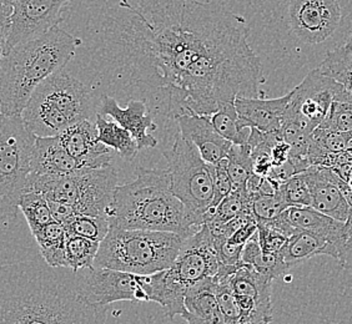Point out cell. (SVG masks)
Masks as SVG:
<instances>
[{
    "label": "cell",
    "mask_w": 352,
    "mask_h": 324,
    "mask_svg": "<svg viewBox=\"0 0 352 324\" xmlns=\"http://www.w3.org/2000/svg\"><path fill=\"white\" fill-rule=\"evenodd\" d=\"M108 33L129 80L170 119L264 96L248 21L220 3L120 0Z\"/></svg>",
    "instance_id": "cell-1"
},
{
    "label": "cell",
    "mask_w": 352,
    "mask_h": 324,
    "mask_svg": "<svg viewBox=\"0 0 352 324\" xmlns=\"http://www.w3.org/2000/svg\"><path fill=\"white\" fill-rule=\"evenodd\" d=\"M65 270L35 259L0 264V324H105V307Z\"/></svg>",
    "instance_id": "cell-2"
},
{
    "label": "cell",
    "mask_w": 352,
    "mask_h": 324,
    "mask_svg": "<svg viewBox=\"0 0 352 324\" xmlns=\"http://www.w3.org/2000/svg\"><path fill=\"white\" fill-rule=\"evenodd\" d=\"M108 220L110 227L163 231L185 237L200 229L191 224L184 203L173 194L168 170L138 167L135 180L116 186Z\"/></svg>",
    "instance_id": "cell-3"
},
{
    "label": "cell",
    "mask_w": 352,
    "mask_h": 324,
    "mask_svg": "<svg viewBox=\"0 0 352 324\" xmlns=\"http://www.w3.org/2000/svg\"><path fill=\"white\" fill-rule=\"evenodd\" d=\"M79 40L55 27L35 39L18 44L0 59V111L21 115L38 85L60 71L74 58Z\"/></svg>",
    "instance_id": "cell-4"
},
{
    "label": "cell",
    "mask_w": 352,
    "mask_h": 324,
    "mask_svg": "<svg viewBox=\"0 0 352 324\" xmlns=\"http://www.w3.org/2000/svg\"><path fill=\"white\" fill-rule=\"evenodd\" d=\"M219 266L220 261L210 231L203 224L184 241L179 255L168 270L146 276L145 290L150 302L160 304L170 319L183 316L188 290L206 278L215 277Z\"/></svg>",
    "instance_id": "cell-5"
},
{
    "label": "cell",
    "mask_w": 352,
    "mask_h": 324,
    "mask_svg": "<svg viewBox=\"0 0 352 324\" xmlns=\"http://www.w3.org/2000/svg\"><path fill=\"white\" fill-rule=\"evenodd\" d=\"M89 89L64 69L43 81L30 96L21 117L38 137H50L94 115Z\"/></svg>",
    "instance_id": "cell-6"
},
{
    "label": "cell",
    "mask_w": 352,
    "mask_h": 324,
    "mask_svg": "<svg viewBox=\"0 0 352 324\" xmlns=\"http://www.w3.org/2000/svg\"><path fill=\"white\" fill-rule=\"evenodd\" d=\"M186 238L173 232L110 227L100 242L94 267L154 275L169 268Z\"/></svg>",
    "instance_id": "cell-7"
},
{
    "label": "cell",
    "mask_w": 352,
    "mask_h": 324,
    "mask_svg": "<svg viewBox=\"0 0 352 324\" xmlns=\"http://www.w3.org/2000/svg\"><path fill=\"white\" fill-rule=\"evenodd\" d=\"M164 156L168 160L170 187L189 213L194 227H201L204 216L214 198L210 163L204 161L197 148L180 132L169 151Z\"/></svg>",
    "instance_id": "cell-8"
},
{
    "label": "cell",
    "mask_w": 352,
    "mask_h": 324,
    "mask_svg": "<svg viewBox=\"0 0 352 324\" xmlns=\"http://www.w3.org/2000/svg\"><path fill=\"white\" fill-rule=\"evenodd\" d=\"M36 136L21 115L0 120V212L15 216L32 174Z\"/></svg>",
    "instance_id": "cell-9"
},
{
    "label": "cell",
    "mask_w": 352,
    "mask_h": 324,
    "mask_svg": "<svg viewBox=\"0 0 352 324\" xmlns=\"http://www.w3.org/2000/svg\"><path fill=\"white\" fill-rule=\"evenodd\" d=\"M332 102L349 104L345 90L320 69H314L292 90L284 121L295 124L307 134H312L325 120Z\"/></svg>",
    "instance_id": "cell-10"
},
{
    "label": "cell",
    "mask_w": 352,
    "mask_h": 324,
    "mask_svg": "<svg viewBox=\"0 0 352 324\" xmlns=\"http://www.w3.org/2000/svg\"><path fill=\"white\" fill-rule=\"evenodd\" d=\"M146 276L122 270L93 267L88 275L78 278L82 296L91 303L108 305L114 302H150L145 290Z\"/></svg>",
    "instance_id": "cell-11"
},
{
    "label": "cell",
    "mask_w": 352,
    "mask_h": 324,
    "mask_svg": "<svg viewBox=\"0 0 352 324\" xmlns=\"http://www.w3.org/2000/svg\"><path fill=\"white\" fill-rule=\"evenodd\" d=\"M70 0H14L10 27L3 54L18 44L45 34L63 21Z\"/></svg>",
    "instance_id": "cell-12"
},
{
    "label": "cell",
    "mask_w": 352,
    "mask_h": 324,
    "mask_svg": "<svg viewBox=\"0 0 352 324\" xmlns=\"http://www.w3.org/2000/svg\"><path fill=\"white\" fill-rule=\"evenodd\" d=\"M287 13L292 33L312 45L329 39L342 16L338 0H289Z\"/></svg>",
    "instance_id": "cell-13"
},
{
    "label": "cell",
    "mask_w": 352,
    "mask_h": 324,
    "mask_svg": "<svg viewBox=\"0 0 352 324\" xmlns=\"http://www.w3.org/2000/svg\"><path fill=\"white\" fill-rule=\"evenodd\" d=\"M241 310L239 324H269L272 321L271 284L272 279L244 264L228 278Z\"/></svg>",
    "instance_id": "cell-14"
},
{
    "label": "cell",
    "mask_w": 352,
    "mask_h": 324,
    "mask_svg": "<svg viewBox=\"0 0 352 324\" xmlns=\"http://www.w3.org/2000/svg\"><path fill=\"white\" fill-rule=\"evenodd\" d=\"M76 178V215L108 218L118 186V175L111 165L102 167H85L75 172Z\"/></svg>",
    "instance_id": "cell-15"
},
{
    "label": "cell",
    "mask_w": 352,
    "mask_h": 324,
    "mask_svg": "<svg viewBox=\"0 0 352 324\" xmlns=\"http://www.w3.org/2000/svg\"><path fill=\"white\" fill-rule=\"evenodd\" d=\"M302 174L310 189L311 207L346 222L350 213V203L336 172L325 166H310Z\"/></svg>",
    "instance_id": "cell-16"
},
{
    "label": "cell",
    "mask_w": 352,
    "mask_h": 324,
    "mask_svg": "<svg viewBox=\"0 0 352 324\" xmlns=\"http://www.w3.org/2000/svg\"><path fill=\"white\" fill-rule=\"evenodd\" d=\"M98 113L102 116H109L122 128L128 130L139 150L154 149L157 146V140L150 134L151 131H155L157 126L146 104L142 100H131L126 108H122L114 97L104 95Z\"/></svg>",
    "instance_id": "cell-17"
},
{
    "label": "cell",
    "mask_w": 352,
    "mask_h": 324,
    "mask_svg": "<svg viewBox=\"0 0 352 324\" xmlns=\"http://www.w3.org/2000/svg\"><path fill=\"white\" fill-rule=\"evenodd\" d=\"M58 136L64 149L85 167L111 165V150L98 140L95 122L84 120L63 130Z\"/></svg>",
    "instance_id": "cell-18"
},
{
    "label": "cell",
    "mask_w": 352,
    "mask_h": 324,
    "mask_svg": "<svg viewBox=\"0 0 352 324\" xmlns=\"http://www.w3.org/2000/svg\"><path fill=\"white\" fill-rule=\"evenodd\" d=\"M292 99V91L276 99L237 96L235 108L244 128H258L263 132H278Z\"/></svg>",
    "instance_id": "cell-19"
},
{
    "label": "cell",
    "mask_w": 352,
    "mask_h": 324,
    "mask_svg": "<svg viewBox=\"0 0 352 324\" xmlns=\"http://www.w3.org/2000/svg\"><path fill=\"white\" fill-rule=\"evenodd\" d=\"M176 121L179 132L197 148L204 161L217 165L229 154L232 143L217 132L209 116L183 115Z\"/></svg>",
    "instance_id": "cell-20"
},
{
    "label": "cell",
    "mask_w": 352,
    "mask_h": 324,
    "mask_svg": "<svg viewBox=\"0 0 352 324\" xmlns=\"http://www.w3.org/2000/svg\"><path fill=\"white\" fill-rule=\"evenodd\" d=\"M286 217L292 227L298 231H307L316 236L324 238L333 246L332 258L338 259L340 248L350 235L345 222L338 221L311 206L307 207H289L285 209Z\"/></svg>",
    "instance_id": "cell-21"
},
{
    "label": "cell",
    "mask_w": 352,
    "mask_h": 324,
    "mask_svg": "<svg viewBox=\"0 0 352 324\" xmlns=\"http://www.w3.org/2000/svg\"><path fill=\"white\" fill-rule=\"evenodd\" d=\"M82 169H85V166L64 149L58 136H50V137L36 136L33 157H32V174L70 175Z\"/></svg>",
    "instance_id": "cell-22"
},
{
    "label": "cell",
    "mask_w": 352,
    "mask_h": 324,
    "mask_svg": "<svg viewBox=\"0 0 352 324\" xmlns=\"http://www.w3.org/2000/svg\"><path fill=\"white\" fill-rule=\"evenodd\" d=\"M217 279L209 277L188 290L182 317L188 324H226L217 297Z\"/></svg>",
    "instance_id": "cell-23"
},
{
    "label": "cell",
    "mask_w": 352,
    "mask_h": 324,
    "mask_svg": "<svg viewBox=\"0 0 352 324\" xmlns=\"http://www.w3.org/2000/svg\"><path fill=\"white\" fill-rule=\"evenodd\" d=\"M278 253L284 264L290 270L298 264H304L312 257L321 255L332 257L333 246L324 238L307 231L298 230L286 241L284 247Z\"/></svg>",
    "instance_id": "cell-24"
},
{
    "label": "cell",
    "mask_w": 352,
    "mask_h": 324,
    "mask_svg": "<svg viewBox=\"0 0 352 324\" xmlns=\"http://www.w3.org/2000/svg\"><path fill=\"white\" fill-rule=\"evenodd\" d=\"M33 237L41 248V258L47 266L54 268H68L65 256L67 230L64 224L52 221L33 233Z\"/></svg>",
    "instance_id": "cell-25"
},
{
    "label": "cell",
    "mask_w": 352,
    "mask_h": 324,
    "mask_svg": "<svg viewBox=\"0 0 352 324\" xmlns=\"http://www.w3.org/2000/svg\"><path fill=\"white\" fill-rule=\"evenodd\" d=\"M95 117L98 140L108 146L109 149L116 151L122 156V160L133 161L139 152V148L129 131L122 128L114 120H108L107 116H102L99 113H96Z\"/></svg>",
    "instance_id": "cell-26"
},
{
    "label": "cell",
    "mask_w": 352,
    "mask_h": 324,
    "mask_svg": "<svg viewBox=\"0 0 352 324\" xmlns=\"http://www.w3.org/2000/svg\"><path fill=\"white\" fill-rule=\"evenodd\" d=\"M241 259L243 264L251 266L258 273L267 276L272 281L289 270L280 253H269L261 250L256 235L245 244Z\"/></svg>",
    "instance_id": "cell-27"
},
{
    "label": "cell",
    "mask_w": 352,
    "mask_h": 324,
    "mask_svg": "<svg viewBox=\"0 0 352 324\" xmlns=\"http://www.w3.org/2000/svg\"><path fill=\"white\" fill-rule=\"evenodd\" d=\"M324 74L339 82L352 104V49L347 45L333 49L318 67Z\"/></svg>",
    "instance_id": "cell-28"
},
{
    "label": "cell",
    "mask_w": 352,
    "mask_h": 324,
    "mask_svg": "<svg viewBox=\"0 0 352 324\" xmlns=\"http://www.w3.org/2000/svg\"><path fill=\"white\" fill-rule=\"evenodd\" d=\"M209 117L212 126L228 141L234 145H246L249 141L251 128L241 126L234 102H223Z\"/></svg>",
    "instance_id": "cell-29"
},
{
    "label": "cell",
    "mask_w": 352,
    "mask_h": 324,
    "mask_svg": "<svg viewBox=\"0 0 352 324\" xmlns=\"http://www.w3.org/2000/svg\"><path fill=\"white\" fill-rule=\"evenodd\" d=\"M99 247L100 242L98 241L85 237L67 235L65 256L68 270L74 273H78L80 270H91L94 267Z\"/></svg>",
    "instance_id": "cell-30"
},
{
    "label": "cell",
    "mask_w": 352,
    "mask_h": 324,
    "mask_svg": "<svg viewBox=\"0 0 352 324\" xmlns=\"http://www.w3.org/2000/svg\"><path fill=\"white\" fill-rule=\"evenodd\" d=\"M18 207L25 217L32 235L47 226V223L54 221L47 198L41 192H24L19 200Z\"/></svg>",
    "instance_id": "cell-31"
},
{
    "label": "cell",
    "mask_w": 352,
    "mask_h": 324,
    "mask_svg": "<svg viewBox=\"0 0 352 324\" xmlns=\"http://www.w3.org/2000/svg\"><path fill=\"white\" fill-rule=\"evenodd\" d=\"M226 169L230 176L234 189L246 187V183L252 174V159L250 146L246 145H231L226 156Z\"/></svg>",
    "instance_id": "cell-32"
},
{
    "label": "cell",
    "mask_w": 352,
    "mask_h": 324,
    "mask_svg": "<svg viewBox=\"0 0 352 324\" xmlns=\"http://www.w3.org/2000/svg\"><path fill=\"white\" fill-rule=\"evenodd\" d=\"M67 235L85 237L93 241L102 242L110 230V223L107 217L75 215L64 224Z\"/></svg>",
    "instance_id": "cell-33"
},
{
    "label": "cell",
    "mask_w": 352,
    "mask_h": 324,
    "mask_svg": "<svg viewBox=\"0 0 352 324\" xmlns=\"http://www.w3.org/2000/svg\"><path fill=\"white\" fill-rule=\"evenodd\" d=\"M243 213L251 215V198L246 192V187L232 189L230 194L217 205L210 221L225 223Z\"/></svg>",
    "instance_id": "cell-34"
},
{
    "label": "cell",
    "mask_w": 352,
    "mask_h": 324,
    "mask_svg": "<svg viewBox=\"0 0 352 324\" xmlns=\"http://www.w3.org/2000/svg\"><path fill=\"white\" fill-rule=\"evenodd\" d=\"M280 197L287 207H307L311 206V195L302 172L290 177L280 185L278 189Z\"/></svg>",
    "instance_id": "cell-35"
},
{
    "label": "cell",
    "mask_w": 352,
    "mask_h": 324,
    "mask_svg": "<svg viewBox=\"0 0 352 324\" xmlns=\"http://www.w3.org/2000/svg\"><path fill=\"white\" fill-rule=\"evenodd\" d=\"M311 139L312 141L326 152L340 155L349 149L352 141V131H336L316 128L312 131Z\"/></svg>",
    "instance_id": "cell-36"
},
{
    "label": "cell",
    "mask_w": 352,
    "mask_h": 324,
    "mask_svg": "<svg viewBox=\"0 0 352 324\" xmlns=\"http://www.w3.org/2000/svg\"><path fill=\"white\" fill-rule=\"evenodd\" d=\"M289 207L276 191L274 195H261L251 198V215L255 222H269Z\"/></svg>",
    "instance_id": "cell-37"
},
{
    "label": "cell",
    "mask_w": 352,
    "mask_h": 324,
    "mask_svg": "<svg viewBox=\"0 0 352 324\" xmlns=\"http://www.w3.org/2000/svg\"><path fill=\"white\" fill-rule=\"evenodd\" d=\"M318 128L336 130V131H352V104L332 102L325 120Z\"/></svg>",
    "instance_id": "cell-38"
},
{
    "label": "cell",
    "mask_w": 352,
    "mask_h": 324,
    "mask_svg": "<svg viewBox=\"0 0 352 324\" xmlns=\"http://www.w3.org/2000/svg\"><path fill=\"white\" fill-rule=\"evenodd\" d=\"M212 175V187H214V198L209 209H217V205L223 201L225 197L230 194L234 185L226 169V157L217 165H210Z\"/></svg>",
    "instance_id": "cell-39"
},
{
    "label": "cell",
    "mask_w": 352,
    "mask_h": 324,
    "mask_svg": "<svg viewBox=\"0 0 352 324\" xmlns=\"http://www.w3.org/2000/svg\"><path fill=\"white\" fill-rule=\"evenodd\" d=\"M211 235V233H210ZM214 247L217 251V258L220 264L225 266H236V267H243V250L244 246L240 244H232L229 242V240H215L212 238Z\"/></svg>",
    "instance_id": "cell-40"
},
{
    "label": "cell",
    "mask_w": 352,
    "mask_h": 324,
    "mask_svg": "<svg viewBox=\"0 0 352 324\" xmlns=\"http://www.w3.org/2000/svg\"><path fill=\"white\" fill-rule=\"evenodd\" d=\"M47 201L50 212H52L53 220L56 221V222L65 224V223L68 222L69 220H72L76 215L74 209L70 205L54 201V200H47Z\"/></svg>",
    "instance_id": "cell-41"
},
{
    "label": "cell",
    "mask_w": 352,
    "mask_h": 324,
    "mask_svg": "<svg viewBox=\"0 0 352 324\" xmlns=\"http://www.w3.org/2000/svg\"><path fill=\"white\" fill-rule=\"evenodd\" d=\"M256 233H258V223L252 221V222L246 223L245 226L240 227L235 233H232L229 238V242L232 244L245 246Z\"/></svg>",
    "instance_id": "cell-42"
},
{
    "label": "cell",
    "mask_w": 352,
    "mask_h": 324,
    "mask_svg": "<svg viewBox=\"0 0 352 324\" xmlns=\"http://www.w3.org/2000/svg\"><path fill=\"white\" fill-rule=\"evenodd\" d=\"M290 145L287 142L278 140L271 149V161L272 166H281L290 157Z\"/></svg>",
    "instance_id": "cell-43"
},
{
    "label": "cell",
    "mask_w": 352,
    "mask_h": 324,
    "mask_svg": "<svg viewBox=\"0 0 352 324\" xmlns=\"http://www.w3.org/2000/svg\"><path fill=\"white\" fill-rule=\"evenodd\" d=\"M341 267L344 268H352V237L347 238L341 250H340L339 257L336 259Z\"/></svg>",
    "instance_id": "cell-44"
},
{
    "label": "cell",
    "mask_w": 352,
    "mask_h": 324,
    "mask_svg": "<svg viewBox=\"0 0 352 324\" xmlns=\"http://www.w3.org/2000/svg\"><path fill=\"white\" fill-rule=\"evenodd\" d=\"M10 16L9 14L0 12V47L4 49V44L7 40L9 27H10Z\"/></svg>",
    "instance_id": "cell-45"
},
{
    "label": "cell",
    "mask_w": 352,
    "mask_h": 324,
    "mask_svg": "<svg viewBox=\"0 0 352 324\" xmlns=\"http://www.w3.org/2000/svg\"><path fill=\"white\" fill-rule=\"evenodd\" d=\"M14 0H0V12L1 13L13 14Z\"/></svg>",
    "instance_id": "cell-46"
},
{
    "label": "cell",
    "mask_w": 352,
    "mask_h": 324,
    "mask_svg": "<svg viewBox=\"0 0 352 324\" xmlns=\"http://www.w3.org/2000/svg\"><path fill=\"white\" fill-rule=\"evenodd\" d=\"M346 45L349 47H351L352 49V34L350 35V38H349V40H347V43H346Z\"/></svg>",
    "instance_id": "cell-47"
},
{
    "label": "cell",
    "mask_w": 352,
    "mask_h": 324,
    "mask_svg": "<svg viewBox=\"0 0 352 324\" xmlns=\"http://www.w3.org/2000/svg\"><path fill=\"white\" fill-rule=\"evenodd\" d=\"M3 51H4V49L0 47V59H1V56H3ZM1 117H3V114H1V111H0V120H1Z\"/></svg>",
    "instance_id": "cell-48"
},
{
    "label": "cell",
    "mask_w": 352,
    "mask_h": 324,
    "mask_svg": "<svg viewBox=\"0 0 352 324\" xmlns=\"http://www.w3.org/2000/svg\"><path fill=\"white\" fill-rule=\"evenodd\" d=\"M347 150H352V141L351 143H350V146H349V149Z\"/></svg>",
    "instance_id": "cell-49"
},
{
    "label": "cell",
    "mask_w": 352,
    "mask_h": 324,
    "mask_svg": "<svg viewBox=\"0 0 352 324\" xmlns=\"http://www.w3.org/2000/svg\"><path fill=\"white\" fill-rule=\"evenodd\" d=\"M352 237V236H351Z\"/></svg>",
    "instance_id": "cell-50"
}]
</instances>
